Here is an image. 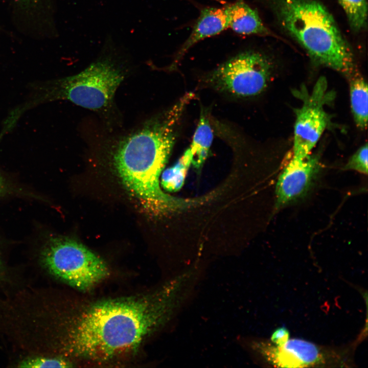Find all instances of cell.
Returning <instances> with one entry per match:
<instances>
[{"label":"cell","instance_id":"obj_1","mask_svg":"<svg viewBox=\"0 0 368 368\" xmlns=\"http://www.w3.org/2000/svg\"><path fill=\"white\" fill-rule=\"evenodd\" d=\"M173 280L158 292L93 304L75 318L64 338L74 357L93 362L110 360L132 352L162 326L185 300Z\"/></svg>","mask_w":368,"mask_h":368},{"label":"cell","instance_id":"obj_2","mask_svg":"<svg viewBox=\"0 0 368 368\" xmlns=\"http://www.w3.org/2000/svg\"><path fill=\"white\" fill-rule=\"evenodd\" d=\"M193 96L186 94L163 115L124 137L113 153L114 167L127 188L160 212H176L200 203L199 199L173 197L159 186V176L176 142L182 113Z\"/></svg>","mask_w":368,"mask_h":368},{"label":"cell","instance_id":"obj_3","mask_svg":"<svg viewBox=\"0 0 368 368\" xmlns=\"http://www.w3.org/2000/svg\"><path fill=\"white\" fill-rule=\"evenodd\" d=\"M286 31L316 63L349 76L356 73L353 55L331 13L315 0H275Z\"/></svg>","mask_w":368,"mask_h":368},{"label":"cell","instance_id":"obj_4","mask_svg":"<svg viewBox=\"0 0 368 368\" xmlns=\"http://www.w3.org/2000/svg\"><path fill=\"white\" fill-rule=\"evenodd\" d=\"M124 78L123 73L112 64L94 63L78 74L34 85L29 97L11 110L6 121L14 126L27 110L59 100L89 109H102L111 103Z\"/></svg>","mask_w":368,"mask_h":368},{"label":"cell","instance_id":"obj_5","mask_svg":"<svg viewBox=\"0 0 368 368\" xmlns=\"http://www.w3.org/2000/svg\"><path fill=\"white\" fill-rule=\"evenodd\" d=\"M42 258L52 274L81 290L94 286L109 273L99 256L83 244L66 238L51 239Z\"/></svg>","mask_w":368,"mask_h":368},{"label":"cell","instance_id":"obj_6","mask_svg":"<svg viewBox=\"0 0 368 368\" xmlns=\"http://www.w3.org/2000/svg\"><path fill=\"white\" fill-rule=\"evenodd\" d=\"M268 59L258 52L239 54L222 63L205 78L216 90L240 98L259 95L266 88L271 74Z\"/></svg>","mask_w":368,"mask_h":368},{"label":"cell","instance_id":"obj_7","mask_svg":"<svg viewBox=\"0 0 368 368\" xmlns=\"http://www.w3.org/2000/svg\"><path fill=\"white\" fill-rule=\"evenodd\" d=\"M293 94L302 104L295 110L293 157L304 159L310 155L330 122L325 106L333 100L334 94L328 90L327 81L323 77L318 79L310 93L302 86Z\"/></svg>","mask_w":368,"mask_h":368},{"label":"cell","instance_id":"obj_8","mask_svg":"<svg viewBox=\"0 0 368 368\" xmlns=\"http://www.w3.org/2000/svg\"><path fill=\"white\" fill-rule=\"evenodd\" d=\"M270 364L278 367H303L342 364L335 351L301 339H288L278 346L257 342L252 347Z\"/></svg>","mask_w":368,"mask_h":368},{"label":"cell","instance_id":"obj_9","mask_svg":"<svg viewBox=\"0 0 368 368\" xmlns=\"http://www.w3.org/2000/svg\"><path fill=\"white\" fill-rule=\"evenodd\" d=\"M319 168L318 159L292 157L280 175L276 185V206L282 207L302 197L310 188Z\"/></svg>","mask_w":368,"mask_h":368},{"label":"cell","instance_id":"obj_10","mask_svg":"<svg viewBox=\"0 0 368 368\" xmlns=\"http://www.w3.org/2000/svg\"><path fill=\"white\" fill-rule=\"evenodd\" d=\"M228 28L223 8L208 7L203 9L189 37L177 53L171 67H176L186 52L199 41L217 35Z\"/></svg>","mask_w":368,"mask_h":368},{"label":"cell","instance_id":"obj_11","mask_svg":"<svg viewBox=\"0 0 368 368\" xmlns=\"http://www.w3.org/2000/svg\"><path fill=\"white\" fill-rule=\"evenodd\" d=\"M223 9L228 27L236 33L258 35L269 34V31L263 23L258 12L243 0H236Z\"/></svg>","mask_w":368,"mask_h":368},{"label":"cell","instance_id":"obj_12","mask_svg":"<svg viewBox=\"0 0 368 368\" xmlns=\"http://www.w3.org/2000/svg\"><path fill=\"white\" fill-rule=\"evenodd\" d=\"M350 77L352 113L356 126L361 129H364L367 124V84L364 79L357 72Z\"/></svg>","mask_w":368,"mask_h":368},{"label":"cell","instance_id":"obj_13","mask_svg":"<svg viewBox=\"0 0 368 368\" xmlns=\"http://www.w3.org/2000/svg\"><path fill=\"white\" fill-rule=\"evenodd\" d=\"M213 140V131L205 116H201L190 147L192 154V164L200 169L208 156Z\"/></svg>","mask_w":368,"mask_h":368},{"label":"cell","instance_id":"obj_14","mask_svg":"<svg viewBox=\"0 0 368 368\" xmlns=\"http://www.w3.org/2000/svg\"><path fill=\"white\" fill-rule=\"evenodd\" d=\"M192 162V154L189 148L176 164L163 171L161 185L164 189L169 192L179 190L183 185L187 172Z\"/></svg>","mask_w":368,"mask_h":368},{"label":"cell","instance_id":"obj_15","mask_svg":"<svg viewBox=\"0 0 368 368\" xmlns=\"http://www.w3.org/2000/svg\"><path fill=\"white\" fill-rule=\"evenodd\" d=\"M343 8L351 28L359 32L366 25L367 3L366 0H338Z\"/></svg>","mask_w":368,"mask_h":368},{"label":"cell","instance_id":"obj_16","mask_svg":"<svg viewBox=\"0 0 368 368\" xmlns=\"http://www.w3.org/2000/svg\"><path fill=\"white\" fill-rule=\"evenodd\" d=\"M21 367H68L71 366L69 362L59 358L34 357L20 362Z\"/></svg>","mask_w":368,"mask_h":368},{"label":"cell","instance_id":"obj_17","mask_svg":"<svg viewBox=\"0 0 368 368\" xmlns=\"http://www.w3.org/2000/svg\"><path fill=\"white\" fill-rule=\"evenodd\" d=\"M367 144L359 148L350 157L345 165L346 170H355L364 174H367Z\"/></svg>","mask_w":368,"mask_h":368},{"label":"cell","instance_id":"obj_18","mask_svg":"<svg viewBox=\"0 0 368 368\" xmlns=\"http://www.w3.org/2000/svg\"><path fill=\"white\" fill-rule=\"evenodd\" d=\"M289 338V331L285 327L276 329L272 334L271 340L275 346H280L284 344Z\"/></svg>","mask_w":368,"mask_h":368},{"label":"cell","instance_id":"obj_19","mask_svg":"<svg viewBox=\"0 0 368 368\" xmlns=\"http://www.w3.org/2000/svg\"><path fill=\"white\" fill-rule=\"evenodd\" d=\"M20 4L25 6H34L37 4L41 0H16Z\"/></svg>","mask_w":368,"mask_h":368},{"label":"cell","instance_id":"obj_20","mask_svg":"<svg viewBox=\"0 0 368 368\" xmlns=\"http://www.w3.org/2000/svg\"><path fill=\"white\" fill-rule=\"evenodd\" d=\"M4 189V182H3V179L2 178V177L0 175V195L3 192Z\"/></svg>","mask_w":368,"mask_h":368}]
</instances>
